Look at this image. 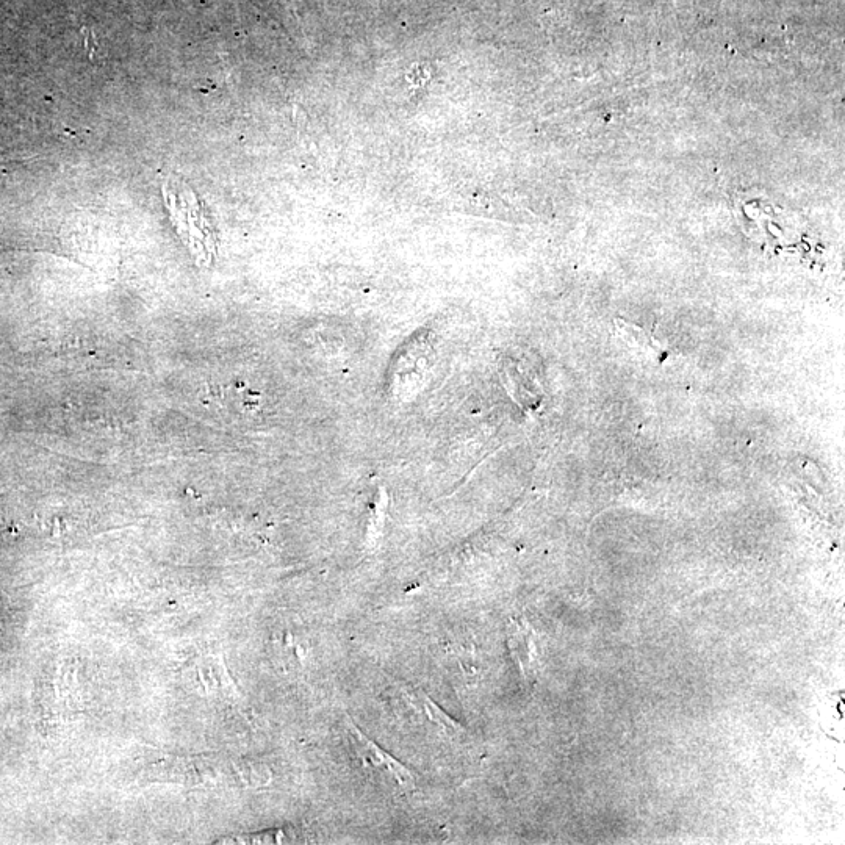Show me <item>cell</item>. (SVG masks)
I'll use <instances>...</instances> for the list:
<instances>
[{
  "instance_id": "obj_1",
  "label": "cell",
  "mask_w": 845,
  "mask_h": 845,
  "mask_svg": "<svg viewBox=\"0 0 845 845\" xmlns=\"http://www.w3.org/2000/svg\"><path fill=\"white\" fill-rule=\"evenodd\" d=\"M346 730H348L349 738L353 741L357 755L364 761L365 766L376 770L379 774L387 775L390 780L395 781L403 789L415 788L414 772L407 769L401 761L393 758L389 752H385L384 748L379 747L376 742L371 741L364 731L357 728L353 720L346 719Z\"/></svg>"
},
{
  "instance_id": "obj_2",
  "label": "cell",
  "mask_w": 845,
  "mask_h": 845,
  "mask_svg": "<svg viewBox=\"0 0 845 845\" xmlns=\"http://www.w3.org/2000/svg\"><path fill=\"white\" fill-rule=\"evenodd\" d=\"M509 644H511L515 659L522 667L526 678H533L531 675H533L534 644L528 628L523 625H515V628H512L511 636H509Z\"/></svg>"
},
{
  "instance_id": "obj_3",
  "label": "cell",
  "mask_w": 845,
  "mask_h": 845,
  "mask_svg": "<svg viewBox=\"0 0 845 845\" xmlns=\"http://www.w3.org/2000/svg\"><path fill=\"white\" fill-rule=\"evenodd\" d=\"M421 702H423V708H425L426 716L431 719V722L437 723L442 730H445L446 733H461L462 725L459 723L454 722L451 717L446 716L445 712L436 705V703L432 702L431 698L426 697L423 695L421 697Z\"/></svg>"
},
{
  "instance_id": "obj_4",
  "label": "cell",
  "mask_w": 845,
  "mask_h": 845,
  "mask_svg": "<svg viewBox=\"0 0 845 845\" xmlns=\"http://www.w3.org/2000/svg\"><path fill=\"white\" fill-rule=\"evenodd\" d=\"M243 844H279V842H288L287 831H268L262 835L245 836L240 838Z\"/></svg>"
}]
</instances>
